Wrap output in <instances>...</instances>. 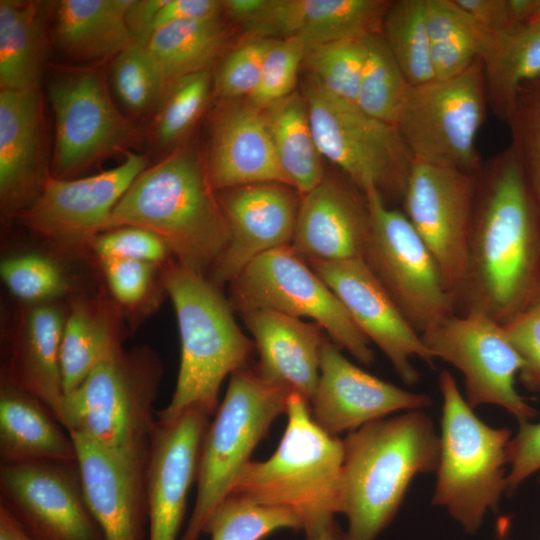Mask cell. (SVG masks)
I'll use <instances>...</instances> for the list:
<instances>
[{
  "label": "cell",
  "mask_w": 540,
  "mask_h": 540,
  "mask_svg": "<svg viewBox=\"0 0 540 540\" xmlns=\"http://www.w3.org/2000/svg\"><path fill=\"white\" fill-rule=\"evenodd\" d=\"M540 298V214L509 147L483 164L455 313L504 325Z\"/></svg>",
  "instance_id": "obj_1"
},
{
  "label": "cell",
  "mask_w": 540,
  "mask_h": 540,
  "mask_svg": "<svg viewBox=\"0 0 540 540\" xmlns=\"http://www.w3.org/2000/svg\"><path fill=\"white\" fill-rule=\"evenodd\" d=\"M342 441L344 540H376L396 517L413 478L436 471L439 436L431 418L418 409L370 422Z\"/></svg>",
  "instance_id": "obj_2"
},
{
  "label": "cell",
  "mask_w": 540,
  "mask_h": 540,
  "mask_svg": "<svg viewBox=\"0 0 540 540\" xmlns=\"http://www.w3.org/2000/svg\"><path fill=\"white\" fill-rule=\"evenodd\" d=\"M121 226L154 232L177 262L203 275L229 240L206 164L188 149L173 152L139 174L113 209L105 231Z\"/></svg>",
  "instance_id": "obj_3"
},
{
  "label": "cell",
  "mask_w": 540,
  "mask_h": 540,
  "mask_svg": "<svg viewBox=\"0 0 540 540\" xmlns=\"http://www.w3.org/2000/svg\"><path fill=\"white\" fill-rule=\"evenodd\" d=\"M160 282L175 309L181 355L174 393L156 413L158 421L171 422L194 408L214 415L224 379L248 367L255 345L237 325L229 300L205 275L174 259L161 267Z\"/></svg>",
  "instance_id": "obj_4"
},
{
  "label": "cell",
  "mask_w": 540,
  "mask_h": 540,
  "mask_svg": "<svg viewBox=\"0 0 540 540\" xmlns=\"http://www.w3.org/2000/svg\"><path fill=\"white\" fill-rule=\"evenodd\" d=\"M285 414L275 452L265 461H250L230 494L292 512L308 539L335 523L339 513L343 441L314 422L310 403L298 393H289Z\"/></svg>",
  "instance_id": "obj_5"
},
{
  "label": "cell",
  "mask_w": 540,
  "mask_h": 540,
  "mask_svg": "<svg viewBox=\"0 0 540 540\" xmlns=\"http://www.w3.org/2000/svg\"><path fill=\"white\" fill-rule=\"evenodd\" d=\"M443 399L437 480L432 504L444 507L468 533L506 491L508 428L485 424L462 395L448 370L438 379Z\"/></svg>",
  "instance_id": "obj_6"
},
{
  "label": "cell",
  "mask_w": 540,
  "mask_h": 540,
  "mask_svg": "<svg viewBox=\"0 0 540 540\" xmlns=\"http://www.w3.org/2000/svg\"><path fill=\"white\" fill-rule=\"evenodd\" d=\"M164 368L146 346L117 351L64 397L60 423L111 448L148 445Z\"/></svg>",
  "instance_id": "obj_7"
},
{
  "label": "cell",
  "mask_w": 540,
  "mask_h": 540,
  "mask_svg": "<svg viewBox=\"0 0 540 540\" xmlns=\"http://www.w3.org/2000/svg\"><path fill=\"white\" fill-rule=\"evenodd\" d=\"M288 395L263 381L255 368L230 375L224 398L203 438L196 499L179 540H199L207 520L230 495L258 443L274 420L285 413Z\"/></svg>",
  "instance_id": "obj_8"
},
{
  "label": "cell",
  "mask_w": 540,
  "mask_h": 540,
  "mask_svg": "<svg viewBox=\"0 0 540 540\" xmlns=\"http://www.w3.org/2000/svg\"><path fill=\"white\" fill-rule=\"evenodd\" d=\"M302 95L322 157L364 193L376 190L387 205L402 203L414 157L397 127L330 94L308 74Z\"/></svg>",
  "instance_id": "obj_9"
},
{
  "label": "cell",
  "mask_w": 540,
  "mask_h": 540,
  "mask_svg": "<svg viewBox=\"0 0 540 540\" xmlns=\"http://www.w3.org/2000/svg\"><path fill=\"white\" fill-rule=\"evenodd\" d=\"M229 291V302L240 314L272 310L310 318L359 363L369 366L374 362L369 339L334 292L290 245L253 259L229 283Z\"/></svg>",
  "instance_id": "obj_10"
},
{
  "label": "cell",
  "mask_w": 540,
  "mask_h": 540,
  "mask_svg": "<svg viewBox=\"0 0 540 540\" xmlns=\"http://www.w3.org/2000/svg\"><path fill=\"white\" fill-rule=\"evenodd\" d=\"M488 98L479 59L463 73L413 86L396 124L414 160L478 174Z\"/></svg>",
  "instance_id": "obj_11"
},
{
  "label": "cell",
  "mask_w": 540,
  "mask_h": 540,
  "mask_svg": "<svg viewBox=\"0 0 540 540\" xmlns=\"http://www.w3.org/2000/svg\"><path fill=\"white\" fill-rule=\"evenodd\" d=\"M371 225L362 259L420 334L455 313L442 272L402 210L365 193Z\"/></svg>",
  "instance_id": "obj_12"
},
{
  "label": "cell",
  "mask_w": 540,
  "mask_h": 540,
  "mask_svg": "<svg viewBox=\"0 0 540 540\" xmlns=\"http://www.w3.org/2000/svg\"><path fill=\"white\" fill-rule=\"evenodd\" d=\"M421 336L434 359L440 358L461 372L464 397L472 408L497 405L519 423L536 416L537 411L515 387L523 360L502 324L482 314L454 313Z\"/></svg>",
  "instance_id": "obj_13"
},
{
  "label": "cell",
  "mask_w": 540,
  "mask_h": 540,
  "mask_svg": "<svg viewBox=\"0 0 540 540\" xmlns=\"http://www.w3.org/2000/svg\"><path fill=\"white\" fill-rule=\"evenodd\" d=\"M56 124L53 173L71 179L95 162L132 144L136 130L115 107L97 71L62 75L49 87Z\"/></svg>",
  "instance_id": "obj_14"
},
{
  "label": "cell",
  "mask_w": 540,
  "mask_h": 540,
  "mask_svg": "<svg viewBox=\"0 0 540 540\" xmlns=\"http://www.w3.org/2000/svg\"><path fill=\"white\" fill-rule=\"evenodd\" d=\"M478 174L414 160L402 200L453 301L465 272Z\"/></svg>",
  "instance_id": "obj_15"
},
{
  "label": "cell",
  "mask_w": 540,
  "mask_h": 540,
  "mask_svg": "<svg viewBox=\"0 0 540 540\" xmlns=\"http://www.w3.org/2000/svg\"><path fill=\"white\" fill-rule=\"evenodd\" d=\"M0 504L37 540H104L77 461L1 464Z\"/></svg>",
  "instance_id": "obj_16"
},
{
  "label": "cell",
  "mask_w": 540,
  "mask_h": 540,
  "mask_svg": "<svg viewBox=\"0 0 540 540\" xmlns=\"http://www.w3.org/2000/svg\"><path fill=\"white\" fill-rule=\"evenodd\" d=\"M85 499L104 540H145L148 445L111 448L69 432Z\"/></svg>",
  "instance_id": "obj_17"
},
{
  "label": "cell",
  "mask_w": 540,
  "mask_h": 540,
  "mask_svg": "<svg viewBox=\"0 0 540 540\" xmlns=\"http://www.w3.org/2000/svg\"><path fill=\"white\" fill-rule=\"evenodd\" d=\"M339 298L361 332L385 354L408 385L419 380L412 359L433 365L422 336L409 323L362 258L306 260Z\"/></svg>",
  "instance_id": "obj_18"
},
{
  "label": "cell",
  "mask_w": 540,
  "mask_h": 540,
  "mask_svg": "<svg viewBox=\"0 0 540 540\" xmlns=\"http://www.w3.org/2000/svg\"><path fill=\"white\" fill-rule=\"evenodd\" d=\"M146 168L144 156L128 152L120 165L95 175L58 179L50 174L38 198L18 217L43 237L88 242L105 231L116 204Z\"/></svg>",
  "instance_id": "obj_19"
},
{
  "label": "cell",
  "mask_w": 540,
  "mask_h": 540,
  "mask_svg": "<svg viewBox=\"0 0 540 540\" xmlns=\"http://www.w3.org/2000/svg\"><path fill=\"white\" fill-rule=\"evenodd\" d=\"M301 196L280 183H258L217 192L227 221V246L207 277L220 288L259 255L291 245Z\"/></svg>",
  "instance_id": "obj_20"
},
{
  "label": "cell",
  "mask_w": 540,
  "mask_h": 540,
  "mask_svg": "<svg viewBox=\"0 0 540 540\" xmlns=\"http://www.w3.org/2000/svg\"><path fill=\"white\" fill-rule=\"evenodd\" d=\"M334 342L322 348L320 374L310 402L314 422L337 436L402 410H418L432 403L430 396L384 381L348 360Z\"/></svg>",
  "instance_id": "obj_21"
},
{
  "label": "cell",
  "mask_w": 540,
  "mask_h": 540,
  "mask_svg": "<svg viewBox=\"0 0 540 540\" xmlns=\"http://www.w3.org/2000/svg\"><path fill=\"white\" fill-rule=\"evenodd\" d=\"M208 418L194 408L171 422L156 421L147 464L148 540L180 538Z\"/></svg>",
  "instance_id": "obj_22"
},
{
  "label": "cell",
  "mask_w": 540,
  "mask_h": 540,
  "mask_svg": "<svg viewBox=\"0 0 540 540\" xmlns=\"http://www.w3.org/2000/svg\"><path fill=\"white\" fill-rule=\"evenodd\" d=\"M370 225L365 193L345 175L327 176L301 196L290 246L305 260L362 258Z\"/></svg>",
  "instance_id": "obj_23"
},
{
  "label": "cell",
  "mask_w": 540,
  "mask_h": 540,
  "mask_svg": "<svg viewBox=\"0 0 540 540\" xmlns=\"http://www.w3.org/2000/svg\"><path fill=\"white\" fill-rule=\"evenodd\" d=\"M209 182L221 190L258 183L288 185L279 164L265 109L228 100L212 122L206 161Z\"/></svg>",
  "instance_id": "obj_24"
},
{
  "label": "cell",
  "mask_w": 540,
  "mask_h": 540,
  "mask_svg": "<svg viewBox=\"0 0 540 540\" xmlns=\"http://www.w3.org/2000/svg\"><path fill=\"white\" fill-rule=\"evenodd\" d=\"M391 2L264 0L260 10L242 27L253 38L297 39L309 49L332 41L382 34Z\"/></svg>",
  "instance_id": "obj_25"
},
{
  "label": "cell",
  "mask_w": 540,
  "mask_h": 540,
  "mask_svg": "<svg viewBox=\"0 0 540 540\" xmlns=\"http://www.w3.org/2000/svg\"><path fill=\"white\" fill-rule=\"evenodd\" d=\"M42 107L37 91L0 92V204L19 216L40 195L44 168Z\"/></svg>",
  "instance_id": "obj_26"
},
{
  "label": "cell",
  "mask_w": 540,
  "mask_h": 540,
  "mask_svg": "<svg viewBox=\"0 0 540 540\" xmlns=\"http://www.w3.org/2000/svg\"><path fill=\"white\" fill-rule=\"evenodd\" d=\"M259 354V377L311 402L319 379L322 348L328 340L316 323L272 310L241 314Z\"/></svg>",
  "instance_id": "obj_27"
},
{
  "label": "cell",
  "mask_w": 540,
  "mask_h": 540,
  "mask_svg": "<svg viewBox=\"0 0 540 540\" xmlns=\"http://www.w3.org/2000/svg\"><path fill=\"white\" fill-rule=\"evenodd\" d=\"M67 312L58 301L23 303L1 374L39 398L59 422L65 397L60 354Z\"/></svg>",
  "instance_id": "obj_28"
},
{
  "label": "cell",
  "mask_w": 540,
  "mask_h": 540,
  "mask_svg": "<svg viewBox=\"0 0 540 540\" xmlns=\"http://www.w3.org/2000/svg\"><path fill=\"white\" fill-rule=\"evenodd\" d=\"M1 464L36 461L74 462V442L39 398L1 375Z\"/></svg>",
  "instance_id": "obj_29"
},
{
  "label": "cell",
  "mask_w": 540,
  "mask_h": 540,
  "mask_svg": "<svg viewBox=\"0 0 540 540\" xmlns=\"http://www.w3.org/2000/svg\"><path fill=\"white\" fill-rule=\"evenodd\" d=\"M119 306L102 298L80 297L68 307L61 342L64 394L77 388L100 363L123 348Z\"/></svg>",
  "instance_id": "obj_30"
},
{
  "label": "cell",
  "mask_w": 540,
  "mask_h": 540,
  "mask_svg": "<svg viewBox=\"0 0 540 540\" xmlns=\"http://www.w3.org/2000/svg\"><path fill=\"white\" fill-rule=\"evenodd\" d=\"M132 0H61L55 7V36L70 56L116 57L133 44L126 23Z\"/></svg>",
  "instance_id": "obj_31"
},
{
  "label": "cell",
  "mask_w": 540,
  "mask_h": 540,
  "mask_svg": "<svg viewBox=\"0 0 540 540\" xmlns=\"http://www.w3.org/2000/svg\"><path fill=\"white\" fill-rule=\"evenodd\" d=\"M480 60L488 104L507 123L519 89L540 78V28L522 25L494 34Z\"/></svg>",
  "instance_id": "obj_32"
},
{
  "label": "cell",
  "mask_w": 540,
  "mask_h": 540,
  "mask_svg": "<svg viewBox=\"0 0 540 540\" xmlns=\"http://www.w3.org/2000/svg\"><path fill=\"white\" fill-rule=\"evenodd\" d=\"M41 5L34 1H0L1 91H37L45 54Z\"/></svg>",
  "instance_id": "obj_33"
},
{
  "label": "cell",
  "mask_w": 540,
  "mask_h": 540,
  "mask_svg": "<svg viewBox=\"0 0 540 540\" xmlns=\"http://www.w3.org/2000/svg\"><path fill=\"white\" fill-rule=\"evenodd\" d=\"M265 112L288 184L303 196L325 178L322 155L313 135L305 98L293 92L265 108Z\"/></svg>",
  "instance_id": "obj_34"
},
{
  "label": "cell",
  "mask_w": 540,
  "mask_h": 540,
  "mask_svg": "<svg viewBox=\"0 0 540 540\" xmlns=\"http://www.w3.org/2000/svg\"><path fill=\"white\" fill-rule=\"evenodd\" d=\"M425 14L435 80L466 71L481 59L494 35L475 24L451 0H425Z\"/></svg>",
  "instance_id": "obj_35"
},
{
  "label": "cell",
  "mask_w": 540,
  "mask_h": 540,
  "mask_svg": "<svg viewBox=\"0 0 540 540\" xmlns=\"http://www.w3.org/2000/svg\"><path fill=\"white\" fill-rule=\"evenodd\" d=\"M226 38L225 25L218 16L165 25L154 31L147 47L170 87L183 76L208 70L220 56Z\"/></svg>",
  "instance_id": "obj_36"
},
{
  "label": "cell",
  "mask_w": 540,
  "mask_h": 540,
  "mask_svg": "<svg viewBox=\"0 0 540 540\" xmlns=\"http://www.w3.org/2000/svg\"><path fill=\"white\" fill-rule=\"evenodd\" d=\"M367 43L356 105L367 114L396 126L413 86L382 34L368 37Z\"/></svg>",
  "instance_id": "obj_37"
},
{
  "label": "cell",
  "mask_w": 540,
  "mask_h": 540,
  "mask_svg": "<svg viewBox=\"0 0 540 540\" xmlns=\"http://www.w3.org/2000/svg\"><path fill=\"white\" fill-rule=\"evenodd\" d=\"M412 86L435 80L426 27L425 0L392 1L382 33Z\"/></svg>",
  "instance_id": "obj_38"
},
{
  "label": "cell",
  "mask_w": 540,
  "mask_h": 540,
  "mask_svg": "<svg viewBox=\"0 0 540 540\" xmlns=\"http://www.w3.org/2000/svg\"><path fill=\"white\" fill-rule=\"evenodd\" d=\"M281 529L302 530V525L286 509L230 494L211 514L203 533L210 535V540H262Z\"/></svg>",
  "instance_id": "obj_39"
},
{
  "label": "cell",
  "mask_w": 540,
  "mask_h": 540,
  "mask_svg": "<svg viewBox=\"0 0 540 540\" xmlns=\"http://www.w3.org/2000/svg\"><path fill=\"white\" fill-rule=\"evenodd\" d=\"M368 37L345 39L310 47L303 65L330 94L356 104L367 58Z\"/></svg>",
  "instance_id": "obj_40"
},
{
  "label": "cell",
  "mask_w": 540,
  "mask_h": 540,
  "mask_svg": "<svg viewBox=\"0 0 540 540\" xmlns=\"http://www.w3.org/2000/svg\"><path fill=\"white\" fill-rule=\"evenodd\" d=\"M111 80L119 100L135 113L156 106L169 88L156 57L147 46L134 43L114 58Z\"/></svg>",
  "instance_id": "obj_41"
},
{
  "label": "cell",
  "mask_w": 540,
  "mask_h": 540,
  "mask_svg": "<svg viewBox=\"0 0 540 540\" xmlns=\"http://www.w3.org/2000/svg\"><path fill=\"white\" fill-rule=\"evenodd\" d=\"M211 88L210 70L183 76L165 93L153 124L155 142L170 146L180 140L202 114Z\"/></svg>",
  "instance_id": "obj_42"
},
{
  "label": "cell",
  "mask_w": 540,
  "mask_h": 540,
  "mask_svg": "<svg viewBox=\"0 0 540 540\" xmlns=\"http://www.w3.org/2000/svg\"><path fill=\"white\" fill-rule=\"evenodd\" d=\"M1 278L22 303L57 301L68 290V281L57 262L38 253H25L2 260Z\"/></svg>",
  "instance_id": "obj_43"
},
{
  "label": "cell",
  "mask_w": 540,
  "mask_h": 540,
  "mask_svg": "<svg viewBox=\"0 0 540 540\" xmlns=\"http://www.w3.org/2000/svg\"><path fill=\"white\" fill-rule=\"evenodd\" d=\"M524 84L508 120L514 149L540 214V78Z\"/></svg>",
  "instance_id": "obj_44"
},
{
  "label": "cell",
  "mask_w": 540,
  "mask_h": 540,
  "mask_svg": "<svg viewBox=\"0 0 540 540\" xmlns=\"http://www.w3.org/2000/svg\"><path fill=\"white\" fill-rule=\"evenodd\" d=\"M307 49L297 39H273L263 62L258 86L248 100L265 109L292 94Z\"/></svg>",
  "instance_id": "obj_45"
},
{
  "label": "cell",
  "mask_w": 540,
  "mask_h": 540,
  "mask_svg": "<svg viewBox=\"0 0 540 540\" xmlns=\"http://www.w3.org/2000/svg\"><path fill=\"white\" fill-rule=\"evenodd\" d=\"M273 39L252 38L232 50L215 74L217 94L228 100L247 99L258 86L263 62Z\"/></svg>",
  "instance_id": "obj_46"
},
{
  "label": "cell",
  "mask_w": 540,
  "mask_h": 540,
  "mask_svg": "<svg viewBox=\"0 0 540 540\" xmlns=\"http://www.w3.org/2000/svg\"><path fill=\"white\" fill-rule=\"evenodd\" d=\"M88 243L99 260L130 259L162 267L172 255L157 234L136 226H121L98 233Z\"/></svg>",
  "instance_id": "obj_47"
},
{
  "label": "cell",
  "mask_w": 540,
  "mask_h": 540,
  "mask_svg": "<svg viewBox=\"0 0 540 540\" xmlns=\"http://www.w3.org/2000/svg\"><path fill=\"white\" fill-rule=\"evenodd\" d=\"M503 327L523 360L519 373L522 384L540 392V298Z\"/></svg>",
  "instance_id": "obj_48"
},
{
  "label": "cell",
  "mask_w": 540,
  "mask_h": 540,
  "mask_svg": "<svg viewBox=\"0 0 540 540\" xmlns=\"http://www.w3.org/2000/svg\"><path fill=\"white\" fill-rule=\"evenodd\" d=\"M114 302L121 307L139 306L148 296L160 266L130 259L99 260Z\"/></svg>",
  "instance_id": "obj_49"
},
{
  "label": "cell",
  "mask_w": 540,
  "mask_h": 540,
  "mask_svg": "<svg viewBox=\"0 0 540 540\" xmlns=\"http://www.w3.org/2000/svg\"><path fill=\"white\" fill-rule=\"evenodd\" d=\"M506 492L513 493L532 474L540 471V422L519 423L507 447Z\"/></svg>",
  "instance_id": "obj_50"
},
{
  "label": "cell",
  "mask_w": 540,
  "mask_h": 540,
  "mask_svg": "<svg viewBox=\"0 0 540 540\" xmlns=\"http://www.w3.org/2000/svg\"><path fill=\"white\" fill-rule=\"evenodd\" d=\"M468 18L484 30L497 34L522 26L510 0H451Z\"/></svg>",
  "instance_id": "obj_51"
},
{
  "label": "cell",
  "mask_w": 540,
  "mask_h": 540,
  "mask_svg": "<svg viewBox=\"0 0 540 540\" xmlns=\"http://www.w3.org/2000/svg\"><path fill=\"white\" fill-rule=\"evenodd\" d=\"M222 12L219 0H167L156 18L154 31L172 23L218 17Z\"/></svg>",
  "instance_id": "obj_52"
},
{
  "label": "cell",
  "mask_w": 540,
  "mask_h": 540,
  "mask_svg": "<svg viewBox=\"0 0 540 540\" xmlns=\"http://www.w3.org/2000/svg\"><path fill=\"white\" fill-rule=\"evenodd\" d=\"M167 0H132L126 23L134 44L147 46L154 33L156 18Z\"/></svg>",
  "instance_id": "obj_53"
},
{
  "label": "cell",
  "mask_w": 540,
  "mask_h": 540,
  "mask_svg": "<svg viewBox=\"0 0 540 540\" xmlns=\"http://www.w3.org/2000/svg\"><path fill=\"white\" fill-rule=\"evenodd\" d=\"M0 540H37L0 504Z\"/></svg>",
  "instance_id": "obj_54"
},
{
  "label": "cell",
  "mask_w": 540,
  "mask_h": 540,
  "mask_svg": "<svg viewBox=\"0 0 540 540\" xmlns=\"http://www.w3.org/2000/svg\"><path fill=\"white\" fill-rule=\"evenodd\" d=\"M222 3L223 12L244 25L260 10L264 0H225Z\"/></svg>",
  "instance_id": "obj_55"
},
{
  "label": "cell",
  "mask_w": 540,
  "mask_h": 540,
  "mask_svg": "<svg viewBox=\"0 0 540 540\" xmlns=\"http://www.w3.org/2000/svg\"><path fill=\"white\" fill-rule=\"evenodd\" d=\"M307 540H344V532L340 530L335 522Z\"/></svg>",
  "instance_id": "obj_56"
},
{
  "label": "cell",
  "mask_w": 540,
  "mask_h": 540,
  "mask_svg": "<svg viewBox=\"0 0 540 540\" xmlns=\"http://www.w3.org/2000/svg\"><path fill=\"white\" fill-rule=\"evenodd\" d=\"M525 25L540 28V0H534L532 11Z\"/></svg>",
  "instance_id": "obj_57"
},
{
  "label": "cell",
  "mask_w": 540,
  "mask_h": 540,
  "mask_svg": "<svg viewBox=\"0 0 540 540\" xmlns=\"http://www.w3.org/2000/svg\"><path fill=\"white\" fill-rule=\"evenodd\" d=\"M539 482H540V476H539Z\"/></svg>",
  "instance_id": "obj_58"
}]
</instances>
